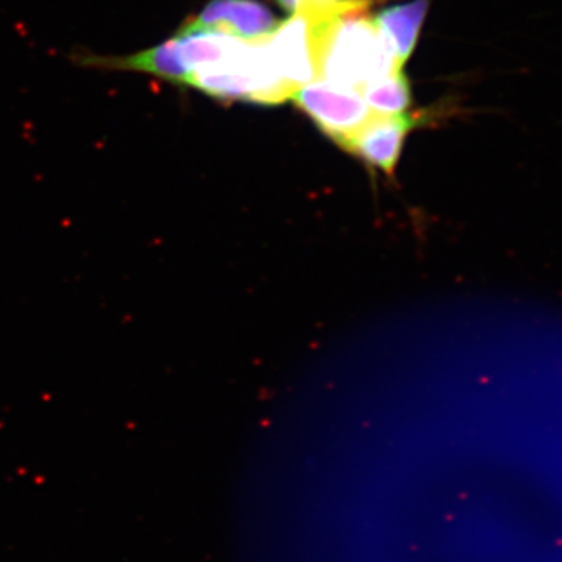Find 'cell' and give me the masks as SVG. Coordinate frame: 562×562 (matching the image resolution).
Listing matches in <instances>:
<instances>
[{
    "label": "cell",
    "instance_id": "cell-1",
    "mask_svg": "<svg viewBox=\"0 0 562 562\" xmlns=\"http://www.w3.org/2000/svg\"><path fill=\"white\" fill-rule=\"evenodd\" d=\"M371 3L342 0L314 13H299L312 24L319 80L361 92L369 81L403 68L369 13Z\"/></svg>",
    "mask_w": 562,
    "mask_h": 562
},
{
    "label": "cell",
    "instance_id": "cell-2",
    "mask_svg": "<svg viewBox=\"0 0 562 562\" xmlns=\"http://www.w3.org/2000/svg\"><path fill=\"white\" fill-rule=\"evenodd\" d=\"M291 99L328 138L341 147L375 114L360 92L324 80L303 85L292 92Z\"/></svg>",
    "mask_w": 562,
    "mask_h": 562
},
{
    "label": "cell",
    "instance_id": "cell-3",
    "mask_svg": "<svg viewBox=\"0 0 562 562\" xmlns=\"http://www.w3.org/2000/svg\"><path fill=\"white\" fill-rule=\"evenodd\" d=\"M414 125L416 120L409 114H397V116L373 114L371 120L344 144L342 149L357 155L372 169L392 176L401 160L406 136L413 131Z\"/></svg>",
    "mask_w": 562,
    "mask_h": 562
},
{
    "label": "cell",
    "instance_id": "cell-4",
    "mask_svg": "<svg viewBox=\"0 0 562 562\" xmlns=\"http://www.w3.org/2000/svg\"><path fill=\"white\" fill-rule=\"evenodd\" d=\"M273 63L284 80L294 87L319 80L314 57L312 24L303 14H292L268 36Z\"/></svg>",
    "mask_w": 562,
    "mask_h": 562
},
{
    "label": "cell",
    "instance_id": "cell-5",
    "mask_svg": "<svg viewBox=\"0 0 562 562\" xmlns=\"http://www.w3.org/2000/svg\"><path fill=\"white\" fill-rule=\"evenodd\" d=\"M190 20L243 41L268 38L280 25L272 11L257 0H211Z\"/></svg>",
    "mask_w": 562,
    "mask_h": 562
},
{
    "label": "cell",
    "instance_id": "cell-6",
    "mask_svg": "<svg viewBox=\"0 0 562 562\" xmlns=\"http://www.w3.org/2000/svg\"><path fill=\"white\" fill-rule=\"evenodd\" d=\"M428 5L430 0H413V2L387 7L380 13L373 14V21L379 25L402 66L408 61L416 47Z\"/></svg>",
    "mask_w": 562,
    "mask_h": 562
},
{
    "label": "cell",
    "instance_id": "cell-7",
    "mask_svg": "<svg viewBox=\"0 0 562 562\" xmlns=\"http://www.w3.org/2000/svg\"><path fill=\"white\" fill-rule=\"evenodd\" d=\"M360 94L373 113L383 116L405 114L412 105V87L402 69L369 81Z\"/></svg>",
    "mask_w": 562,
    "mask_h": 562
},
{
    "label": "cell",
    "instance_id": "cell-8",
    "mask_svg": "<svg viewBox=\"0 0 562 562\" xmlns=\"http://www.w3.org/2000/svg\"><path fill=\"white\" fill-rule=\"evenodd\" d=\"M277 2L288 13L295 14L328 9V7L336 5L342 0H277Z\"/></svg>",
    "mask_w": 562,
    "mask_h": 562
}]
</instances>
